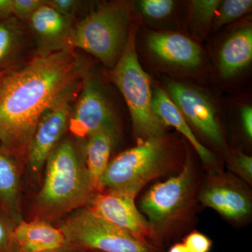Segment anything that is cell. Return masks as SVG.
<instances>
[{"instance_id":"cell-1","label":"cell","mask_w":252,"mask_h":252,"mask_svg":"<svg viewBox=\"0 0 252 252\" xmlns=\"http://www.w3.org/2000/svg\"><path fill=\"white\" fill-rule=\"evenodd\" d=\"M89 64L74 49L36 55L13 67L0 87V146L26 167L38 123L60 99L81 89Z\"/></svg>"},{"instance_id":"cell-2","label":"cell","mask_w":252,"mask_h":252,"mask_svg":"<svg viewBox=\"0 0 252 252\" xmlns=\"http://www.w3.org/2000/svg\"><path fill=\"white\" fill-rule=\"evenodd\" d=\"M79 149L70 138L58 144L46 161L40 187L32 199L24 220L55 224L89 205L95 193L82 150Z\"/></svg>"},{"instance_id":"cell-3","label":"cell","mask_w":252,"mask_h":252,"mask_svg":"<svg viewBox=\"0 0 252 252\" xmlns=\"http://www.w3.org/2000/svg\"><path fill=\"white\" fill-rule=\"evenodd\" d=\"M130 17L127 3L99 5L74 25L71 48L89 53L112 69L127 44Z\"/></svg>"},{"instance_id":"cell-4","label":"cell","mask_w":252,"mask_h":252,"mask_svg":"<svg viewBox=\"0 0 252 252\" xmlns=\"http://www.w3.org/2000/svg\"><path fill=\"white\" fill-rule=\"evenodd\" d=\"M111 78L125 99L132 127L140 142L162 137L165 126L152 109L150 79L141 66L136 52L135 33L130 28L128 39L120 59L112 68Z\"/></svg>"},{"instance_id":"cell-5","label":"cell","mask_w":252,"mask_h":252,"mask_svg":"<svg viewBox=\"0 0 252 252\" xmlns=\"http://www.w3.org/2000/svg\"><path fill=\"white\" fill-rule=\"evenodd\" d=\"M169 158L163 137L142 141L109 161L97 193L119 192L135 198L148 182L165 173Z\"/></svg>"},{"instance_id":"cell-6","label":"cell","mask_w":252,"mask_h":252,"mask_svg":"<svg viewBox=\"0 0 252 252\" xmlns=\"http://www.w3.org/2000/svg\"><path fill=\"white\" fill-rule=\"evenodd\" d=\"M64 233L67 247L83 252H162L94 215L87 207L72 212L55 223Z\"/></svg>"},{"instance_id":"cell-7","label":"cell","mask_w":252,"mask_h":252,"mask_svg":"<svg viewBox=\"0 0 252 252\" xmlns=\"http://www.w3.org/2000/svg\"><path fill=\"white\" fill-rule=\"evenodd\" d=\"M193 189V167L189 156L180 174L151 188L141 200V211L160 242V236L183 214Z\"/></svg>"},{"instance_id":"cell-8","label":"cell","mask_w":252,"mask_h":252,"mask_svg":"<svg viewBox=\"0 0 252 252\" xmlns=\"http://www.w3.org/2000/svg\"><path fill=\"white\" fill-rule=\"evenodd\" d=\"M77 92L60 99L44 113L38 123L28 152L25 175L28 180L39 185L44 167L50 155L62 140L68 129L71 103Z\"/></svg>"},{"instance_id":"cell-9","label":"cell","mask_w":252,"mask_h":252,"mask_svg":"<svg viewBox=\"0 0 252 252\" xmlns=\"http://www.w3.org/2000/svg\"><path fill=\"white\" fill-rule=\"evenodd\" d=\"M135 198L119 192H100L94 194L86 207L135 238L160 248L152 225L136 207Z\"/></svg>"},{"instance_id":"cell-10","label":"cell","mask_w":252,"mask_h":252,"mask_svg":"<svg viewBox=\"0 0 252 252\" xmlns=\"http://www.w3.org/2000/svg\"><path fill=\"white\" fill-rule=\"evenodd\" d=\"M108 127H116L114 114L102 87L88 74L71 111L67 130L74 140L84 142L92 134Z\"/></svg>"},{"instance_id":"cell-11","label":"cell","mask_w":252,"mask_h":252,"mask_svg":"<svg viewBox=\"0 0 252 252\" xmlns=\"http://www.w3.org/2000/svg\"><path fill=\"white\" fill-rule=\"evenodd\" d=\"M167 89L169 97L187 122L217 145H223L216 109L210 97L193 86L182 83L170 82Z\"/></svg>"},{"instance_id":"cell-12","label":"cell","mask_w":252,"mask_h":252,"mask_svg":"<svg viewBox=\"0 0 252 252\" xmlns=\"http://www.w3.org/2000/svg\"><path fill=\"white\" fill-rule=\"evenodd\" d=\"M34 34L39 56L72 49L70 39L75 20L66 17L46 4L28 21Z\"/></svg>"},{"instance_id":"cell-13","label":"cell","mask_w":252,"mask_h":252,"mask_svg":"<svg viewBox=\"0 0 252 252\" xmlns=\"http://www.w3.org/2000/svg\"><path fill=\"white\" fill-rule=\"evenodd\" d=\"M26 167L0 146V210L15 225L24 220L23 180Z\"/></svg>"},{"instance_id":"cell-14","label":"cell","mask_w":252,"mask_h":252,"mask_svg":"<svg viewBox=\"0 0 252 252\" xmlns=\"http://www.w3.org/2000/svg\"><path fill=\"white\" fill-rule=\"evenodd\" d=\"M69 248L62 230L41 220H23L13 231V252H54Z\"/></svg>"},{"instance_id":"cell-15","label":"cell","mask_w":252,"mask_h":252,"mask_svg":"<svg viewBox=\"0 0 252 252\" xmlns=\"http://www.w3.org/2000/svg\"><path fill=\"white\" fill-rule=\"evenodd\" d=\"M200 200L230 220H243L252 210L248 194L238 185L222 179L207 184L200 193Z\"/></svg>"},{"instance_id":"cell-16","label":"cell","mask_w":252,"mask_h":252,"mask_svg":"<svg viewBox=\"0 0 252 252\" xmlns=\"http://www.w3.org/2000/svg\"><path fill=\"white\" fill-rule=\"evenodd\" d=\"M151 51L164 62L187 68L200 65L202 51L200 46L182 34L171 32H152L147 36Z\"/></svg>"},{"instance_id":"cell-17","label":"cell","mask_w":252,"mask_h":252,"mask_svg":"<svg viewBox=\"0 0 252 252\" xmlns=\"http://www.w3.org/2000/svg\"><path fill=\"white\" fill-rule=\"evenodd\" d=\"M116 127H104L89 136L81 146L84 162L94 193L108 166L109 158L115 143Z\"/></svg>"},{"instance_id":"cell-18","label":"cell","mask_w":252,"mask_h":252,"mask_svg":"<svg viewBox=\"0 0 252 252\" xmlns=\"http://www.w3.org/2000/svg\"><path fill=\"white\" fill-rule=\"evenodd\" d=\"M152 106L158 119L164 126H172L185 136L204 163L208 165L215 163L217 160L215 156L199 142L180 109L172 102L168 94L160 88L156 89L152 94Z\"/></svg>"},{"instance_id":"cell-19","label":"cell","mask_w":252,"mask_h":252,"mask_svg":"<svg viewBox=\"0 0 252 252\" xmlns=\"http://www.w3.org/2000/svg\"><path fill=\"white\" fill-rule=\"evenodd\" d=\"M252 59V30H238L225 41L220 52V70L225 79L234 77L247 67Z\"/></svg>"},{"instance_id":"cell-20","label":"cell","mask_w":252,"mask_h":252,"mask_svg":"<svg viewBox=\"0 0 252 252\" xmlns=\"http://www.w3.org/2000/svg\"><path fill=\"white\" fill-rule=\"evenodd\" d=\"M24 26L11 16L0 21V70L10 67L24 44Z\"/></svg>"},{"instance_id":"cell-21","label":"cell","mask_w":252,"mask_h":252,"mask_svg":"<svg viewBox=\"0 0 252 252\" xmlns=\"http://www.w3.org/2000/svg\"><path fill=\"white\" fill-rule=\"evenodd\" d=\"M252 0H225L220 1L214 18L215 27L220 28L246 14L251 10Z\"/></svg>"},{"instance_id":"cell-22","label":"cell","mask_w":252,"mask_h":252,"mask_svg":"<svg viewBox=\"0 0 252 252\" xmlns=\"http://www.w3.org/2000/svg\"><path fill=\"white\" fill-rule=\"evenodd\" d=\"M142 14L152 19H162L170 16L174 9L171 0H142L139 3Z\"/></svg>"},{"instance_id":"cell-23","label":"cell","mask_w":252,"mask_h":252,"mask_svg":"<svg viewBox=\"0 0 252 252\" xmlns=\"http://www.w3.org/2000/svg\"><path fill=\"white\" fill-rule=\"evenodd\" d=\"M220 0H193L190 1L194 17L199 23L207 24L215 18Z\"/></svg>"},{"instance_id":"cell-24","label":"cell","mask_w":252,"mask_h":252,"mask_svg":"<svg viewBox=\"0 0 252 252\" xmlns=\"http://www.w3.org/2000/svg\"><path fill=\"white\" fill-rule=\"evenodd\" d=\"M44 3L45 0H13V16L21 22H28Z\"/></svg>"},{"instance_id":"cell-25","label":"cell","mask_w":252,"mask_h":252,"mask_svg":"<svg viewBox=\"0 0 252 252\" xmlns=\"http://www.w3.org/2000/svg\"><path fill=\"white\" fill-rule=\"evenodd\" d=\"M189 252H210L212 242L206 235L193 231L186 236L183 243Z\"/></svg>"},{"instance_id":"cell-26","label":"cell","mask_w":252,"mask_h":252,"mask_svg":"<svg viewBox=\"0 0 252 252\" xmlns=\"http://www.w3.org/2000/svg\"><path fill=\"white\" fill-rule=\"evenodd\" d=\"M46 4L63 16L74 20L83 6L82 1L77 0H47Z\"/></svg>"},{"instance_id":"cell-27","label":"cell","mask_w":252,"mask_h":252,"mask_svg":"<svg viewBox=\"0 0 252 252\" xmlns=\"http://www.w3.org/2000/svg\"><path fill=\"white\" fill-rule=\"evenodd\" d=\"M15 225L0 210V252H13Z\"/></svg>"},{"instance_id":"cell-28","label":"cell","mask_w":252,"mask_h":252,"mask_svg":"<svg viewBox=\"0 0 252 252\" xmlns=\"http://www.w3.org/2000/svg\"><path fill=\"white\" fill-rule=\"evenodd\" d=\"M231 169L248 183L252 180V158L250 156L239 153L232 160Z\"/></svg>"},{"instance_id":"cell-29","label":"cell","mask_w":252,"mask_h":252,"mask_svg":"<svg viewBox=\"0 0 252 252\" xmlns=\"http://www.w3.org/2000/svg\"><path fill=\"white\" fill-rule=\"evenodd\" d=\"M244 132L250 140L252 137V109L250 106H243L240 109Z\"/></svg>"},{"instance_id":"cell-30","label":"cell","mask_w":252,"mask_h":252,"mask_svg":"<svg viewBox=\"0 0 252 252\" xmlns=\"http://www.w3.org/2000/svg\"><path fill=\"white\" fill-rule=\"evenodd\" d=\"M13 16V0H0V21Z\"/></svg>"},{"instance_id":"cell-31","label":"cell","mask_w":252,"mask_h":252,"mask_svg":"<svg viewBox=\"0 0 252 252\" xmlns=\"http://www.w3.org/2000/svg\"><path fill=\"white\" fill-rule=\"evenodd\" d=\"M168 252H189L183 243H176L172 245Z\"/></svg>"},{"instance_id":"cell-32","label":"cell","mask_w":252,"mask_h":252,"mask_svg":"<svg viewBox=\"0 0 252 252\" xmlns=\"http://www.w3.org/2000/svg\"><path fill=\"white\" fill-rule=\"evenodd\" d=\"M12 69L13 67H10L6 68V69H2V70H0V87H1V84H2L5 78L6 77V76L8 75V74L11 72Z\"/></svg>"},{"instance_id":"cell-33","label":"cell","mask_w":252,"mask_h":252,"mask_svg":"<svg viewBox=\"0 0 252 252\" xmlns=\"http://www.w3.org/2000/svg\"><path fill=\"white\" fill-rule=\"evenodd\" d=\"M54 252H86L80 251V250H74V249L72 248H64L62 249V250H58V251Z\"/></svg>"},{"instance_id":"cell-34","label":"cell","mask_w":252,"mask_h":252,"mask_svg":"<svg viewBox=\"0 0 252 252\" xmlns=\"http://www.w3.org/2000/svg\"><path fill=\"white\" fill-rule=\"evenodd\" d=\"M94 252V251H91V252Z\"/></svg>"}]
</instances>
